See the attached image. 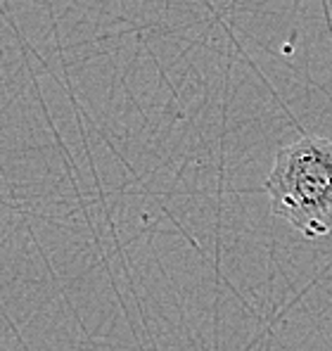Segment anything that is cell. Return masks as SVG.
Instances as JSON below:
<instances>
[{
    "label": "cell",
    "mask_w": 332,
    "mask_h": 351,
    "mask_svg": "<svg viewBox=\"0 0 332 351\" xmlns=\"http://www.w3.org/2000/svg\"><path fill=\"white\" fill-rule=\"evenodd\" d=\"M271 211L306 240L332 233V141L302 136L280 147L266 178Z\"/></svg>",
    "instance_id": "obj_1"
}]
</instances>
